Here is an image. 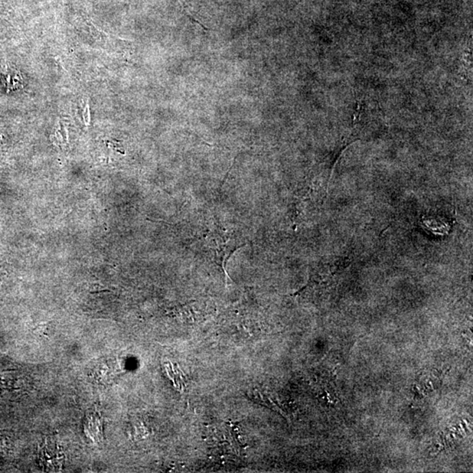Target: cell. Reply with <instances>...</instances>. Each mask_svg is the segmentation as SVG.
Returning a JSON list of instances; mask_svg holds the SVG:
<instances>
[{"instance_id":"6da1fadb","label":"cell","mask_w":473,"mask_h":473,"mask_svg":"<svg viewBox=\"0 0 473 473\" xmlns=\"http://www.w3.org/2000/svg\"><path fill=\"white\" fill-rule=\"evenodd\" d=\"M247 396L249 399L255 401V403L260 404V405L269 407V409L280 413V415H283V412L279 409V407L277 406L269 397H267L266 394L260 392V391L253 390L252 392L248 393Z\"/></svg>"},{"instance_id":"7a4b0ae2","label":"cell","mask_w":473,"mask_h":473,"mask_svg":"<svg viewBox=\"0 0 473 473\" xmlns=\"http://www.w3.org/2000/svg\"><path fill=\"white\" fill-rule=\"evenodd\" d=\"M166 367H167L168 377L171 378L173 383L175 384V387L177 388L179 391L184 389V387H185V380L182 371L179 369L178 367H174V365L171 363L166 365Z\"/></svg>"},{"instance_id":"3957f363","label":"cell","mask_w":473,"mask_h":473,"mask_svg":"<svg viewBox=\"0 0 473 473\" xmlns=\"http://www.w3.org/2000/svg\"><path fill=\"white\" fill-rule=\"evenodd\" d=\"M81 107H83V119L84 123H86V125H89L90 122L89 99L84 97L83 101H81Z\"/></svg>"}]
</instances>
